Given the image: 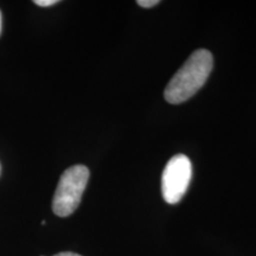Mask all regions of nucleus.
I'll return each instance as SVG.
<instances>
[{"label": "nucleus", "mask_w": 256, "mask_h": 256, "mask_svg": "<svg viewBox=\"0 0 256 256\" xmlns=\"http://www.w3.org/2000/svg\"><path fill=\"white\" fill-rule=\"evenodd\" d=\"M54 256H81V255L75 254V252H60V254H56Z\"/></svg>", "instance_id": "nucleus-6"}, {"label": "nucleus", "mask_w": 256, "mask_h": 256, "mask_svg": "<svg viewBox=\"0 0 256 256\" xmlns=\"http://www.w3.org/2000/svg\"><path fill=\"white\" fill-rule=\"evenodd\" d=\"M0 32H2V12H0Z\"/></svg>", "instance_id": "nucleus-7"}, {"label": "nucleus", "mask_w": 256, "mask_h": 256, "mask_svg": "<svg viewBox=\"0 0 256 256\" xmlns=\"http://www.w3.org/2000/svg\"><path fill=\"white\" fill-rule=\"evenodd\" d=\"M136 4L139 6H142V8H153V6L158 5L159 0H138Z\"/></svg>", "instance_id": "nucleus-4"}, {"label": "nucleus", "mask_w": 256, "mask_h": 256, "mask_svg": "<svg viewBox=\"0 0 256 256\" xmlns=\"http://www.w3.org/2000/svg\"><path fill=\"white\" fill-rule=\"evenodd\" d=\"M0 172H2V166H0Z\"/></svg>", "instance_id": "nucleus-8"}, {"label": "nucleus", "mask_w": 256, "mask_h": 256, "mask_svg": "<svg viewBox=\"0 0 256 256\" xmlns=\"http://www.w3.org/2000/svg\"><path fill=\"white\" fill-rule=\"evenodd\" d=\"M212 60L210 51L206 49L194 51L168 82L164 92L166 101L178 104L192 98L209 78L214 66Z\"/></svg>", "instance_id": "nucleus-1"}, {"label": "nucleus", "mask_w": 256, "mask_h": 256, "mask_svg": "<svg viewBox=\"0 0 256 256\" xmlns=\"http://www.w3.org/2000/svg\"><path fill=\"white\" fill-rule=\"evenodd\" d=\"M57 0H36L34 4H37L38 6H42V8H46V6H51L57 4Z\"/></svg>", "instance_id": "nucleus-5"}, {"label": "nucleus", "mask_w": 256, "mask_h": 256, "mask_svg": "<svg viewBox=\"0 0 256 256\" xmlns=\"http://www.w3.org/2000/svg\"><path fill=\"white\" fill-rule=\"evenodd\" d=\"M192 178L190 159L184 154L172 156L166 164L162 177V198L166 203L176 204L184 197Z\"/></svg>", "instance_id": "nucleus-3"}, {"label": "nucleus", "mask_w": 256, "mask_h": 256, "mask_svg": "<svg viewBox=\"0 0 256 256\" xmlns=\"http://www.w3.org/2000/svg\"><path fill=\"white\" fill-rule=\"evenodd\" d=\"M88 179L89 170L84 165H74L63 172L52 200V210L57 216H70L78 209Z\"/></svg>", "instance_id": "nucleus-2"}]
</instances>
